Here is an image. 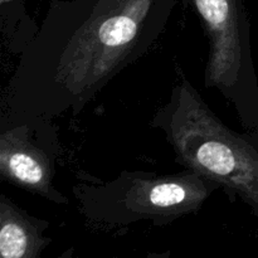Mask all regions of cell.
I'll return each mask as SVG.
<instances>
[{"instance_id": "8992f818", "label": "cell", "mask_w": 258, "mask_h": 258, "mask_svg": "<svg viewBox=\"0 0 258 258\" xmlns=\"http://www.w3.org/2000/svg\"><path fill=\"white\" fill-rule=\"evenodd\" d=\"M49 222L29 216L0 196V254L3 258H38L50 243L44 236Z\"/></svg>"}, {"instance_id": "52a82bcc", "label": "cell", "mask_w": 258, "mask_h": 258, "mask_svg": "<svg viewBox=\"0 0 258 258\" xmlns=\"http://www.w3.org/2000/svg\"><path fill=\"white\" fill-rule=\"evenodd\" d=\"M5 2H14V3H18V4H20L22 0H5Z\"/></svg>"}, {"instance_id": "7a4b0ae2", "label": "cell", "mask_w": 258, "mask_h": 258, "mask_svg": "<svg viewBox=\"0 0 258 258\" xmlns=\"http://www.w3.org/2000/svg\"><path fill=\"white\" fill-rule=\"evenodd\" d=\"M151 126L164 134L179 164L218 184L258 218L257 135L228 127L183 73Z\"/></svg>"}, {"instance_id": "6da1fadb", "label": "cell", "mask_w": 258, "mask_h": 258, "mask_svg": "<svg viewBox=\"0 0 258 258\" xmlns=\"http://www.w3.org/2000/svg\"><path fill=\"white\" fill-rule=\"evenodd\" d=\"M179 0H52L20 50L2 118L77 116L165 32Z\"/></svg>"}, {"instance_id": "5b68a950", "label": "cell", "mask_w": 258, "mask_h": 258, "mask_svg": "<svg viewBox=\"0 0 258 258\" xmlns=\"http://www.w3.org/2000/svg\"><path fill=\"white\" fill-rule=\"evenodd\" d=\"M60 151L58 131L49 118H2L3 180L58 206H67L70 199L53 184Z\"/></svg>"}, {"instance_id": "277c9868", "label": "cell", "mask_w": 258, "mask_h": 258, "mask_svg": "<svg viewBox=\"0 0 258 258\" xmlns=\"http://www.w3.org/2000/svg\"><path fill=\"white\" fill-rule=\"evenodd\" d=\"M198 15L208 38L204 87L236 110L244 130L258 136V80L244 0H181Z\"/></svg>"}, {"instance_id": "3957f363", "label": "cell", "mask_w": 258, "mask_h": 258, "mask_svg": "<svg viewBox=\"0 0 258 258\" xmlns=\"http://www.w3.org/2000/svg\"><path fill=\"white\" fill-rule=\"evenodd\" d=\"M218 184L185 169L159 175L122 171L107 181L82 180L72 193L88 223L102 228H123L139 222L165 226L201 211Z\"/></svg>"}]
</instances>
